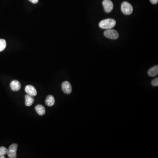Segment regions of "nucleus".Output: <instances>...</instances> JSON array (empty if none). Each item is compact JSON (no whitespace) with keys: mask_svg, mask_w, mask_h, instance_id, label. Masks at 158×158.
<instances>
[{"mask_svg":"<svg viewBox=\"0 0 158 158\" xmlns=\"http://www.w3.org/2000/svg\"><path fill=\"white\" fill-rule=\"evenodd\" d=\"M105 11L107 13L110 12L113 9V4L110 0H104L102 2Z\"/></svg>","mask_w":158,"mask_h":158,"instance_id":"obj_5","label":"nucleus"},{"mask_svg":"<svg viewBox=\"0 0 158 158\" xmlns=\"http://www.w3.org/2000/svg\"><path fill=\"white\" fill-rule=\"evenodd\" d=\"M10 87L12 91L17 92L21 89V84L20 82L17 80H13L11 83Z\"/></svg>","mask_w":158,"mask_h":158,"instance_id":"obj_8","label":"nucleus"},{"mask_svg":"<svg viewBox=\"0 0 158 158\" xmlns=\"http://www.w3.org/2000/svg\"><path fill=\"white\" fill-rule=\"evenodd\" d=\"M35 110L38 115L43 116L45 113V109L44 106L41 105H38L35 107Z\"/></svg>","mask_w":158,"mask_h":158,"instance_id":"obj_11","label":"nucleus"},{"mask_svg":"<svg viewBox=\"0 0 158 158\" xmlns=\"http://www.w3.org/2000/svg\"><path fill=\"white\" fill-rule=\"evenodd\" d=\"M150 1L152 4H157L158 2V0H150Z\"/></svg>","mask_w":158,"mask_h":158,"instance_id":"obj_17","label":"nucleus"},{"mask_svg":"<svg viewBox=\"0 0 158 158\" xmlns=\"http://www.w3.org/2000/svg\"><path fill=\"white\" fill-rule=\"evenodd\" d=\"M54 103H55V99L53 96L51 95H48L45 101L46 105L49 107H51L54 105Z\"/></svg>","mask_w":158,"mask_h":158,"instance_id":"obj_10","label":"nucleus"},{"mask_svg":"<svg viewBox=\"0 0 158 158\" xmlns=\"http://www.w3.org/2000/svg\"><path fill=\"white\" fill-rule=\"evenodd\" d=\"M121 9L123 13L126 15H131L133 11V8L132 4L126 1L124 2L122 4Z\"/></svg>","mask_w":158,"mask_h":158,"instance_id":"obj_2","label":"nucleus"},{"mask_svg":"<svg viewBox=\"0 0 158 158\" xmlns=\"http://www.w3.org/2000/svg\"><path fill=\"white\" fill-rule=\"evenodd\" d=\"M104 35L105 37L112 40H116L119 37V34L117 30L110 29L105 30Z\"/></svg>","mask_w":158,"mask_h":158,"instance_id":"obj_3","label":"nucleus"},{"mask_svg":"<svg viewBox=\"0 0 158 158\" xmlns=\"http://www.w3.org/2000/svg\"><path fill=\"white\" fill-rule=\"evenodd\" d=\"M116 21L112 19H104L100 22L99 26L100 27L104 29H110L115 26Z\"/></svg>","mask_w":158,"mask_h":158,"instance_id":"obj_1","label":"nucleus"},{"mask_svg":"<svg viewBox=\"0 0 158 158\" xmlns=\"http://www.w3.org/2000/svg\"><path fill=\"white\" fill-rule=\"evenodd\" d=\"M6 41L4 39H0V52L5 49L6 47Z\"/></svg>","mask_w":158,"mask_h":158,"instance_id":"obj_13","label":"nucleus"},{"mask_svg":"<svg viewBox=\"0 0 158 158\" xmlns=\"http://www.w3.org/2000/svg\"><path fill=\"white\" fill-rule=\"evenodd\" d=\"M61 88L64 93L69 94L72 92V86L68 81H64L61 85Z\"/></svg>","mask_w":158,"mask_h":158,"instance_id":"obj_6","label":"nucleus"},{"mask_svg":"<svg viewBox=\"0 0 158 158\" xmlns=\"http://www.w3.org/2000/svg\"><path fill=\"white\" fill-rule=\"evenodd\" d=\"M8 149L7 148L4 146L0 147V157L2 156H5L8 153Z\"/></svg>","mask_w":158,"mask_h":158,"instance_id":"obj_14","label":"nucleus"},{"mask_svg":"<svg viewBox=\"0 0 158 158\" xmlns=\"http://www.w3.org/2000/svg\"><path fill=\"white\" fill-rule=\"evenodd\" d=\"M5 158V157H4V156H2L0 157V158Z\"/></svg>","mask_w":158,"mask_h":158,"instance_id":"obj_18","label":"nucleus"},{"mask_svg":"<svg viewBox=\"0 0 158 158\" xmlns=\"http://www.w3.org/2000/svg\"><path fill=\"white\" fill-rule=\"evenodd\" d=\"M17 149L18 144H13L9 146L8 149V153H7L9 158H16Z\"/></svg>","mask_w":158,"mask_h":158,"instance_id":"obj_4","label":"nucleus"},{"mask_svg":"<svg viewBox=\"0 0 158 158\" xmlns=\"http://www.w3.org/2000/svg\"><path fill=\"white\" fill-rule=\"evenodd\" d=\"M148 75L149 76L153 77L157 75L158 74V66H154L149 69L148 72Z\"/></svg>","mask_w":158,"mask_h":158,"instance_id":"obj_9","label":"nucleus"},{"mask_svg":"<svg viewBox=\"0 0 158 158\" xmlns=\"http://www.w3.org/2000/svg\"><path fill=\"white\" fill-rule=\"evenodd\" d=\"M25 99V105L26 106H31L34 101V98L28 94L26 95Z\"/></svg>","mask_w":158,"mask_h":158,"instance_id":"obj_12","label":"nucleus"},{"mask_svg":"<svg viewBox=\"0 0 158 158\" xmlns=\"http://www.w3.org/2000/svg\"><path fill=\"white\" fill-rule=\"evenodd\" d=\"M152 84L154 86H158V78H157L156 79H153L152 82Z\"/></svg>","mask_w":158,"mask_h":158,"instance_id":"obj_15","label":"nucleus"},{"mask_svg":"<svg viewBox=\"0 0 158 158\" xmlns=\"http://www.w3.org/2000/svg\"><path fill=\"white\" fill-rule=\"evenodd\" d=\"M29 1L32 3L34 4L37 3L39 1V0H29Z\"/></svg>","mask_w":158,"mask_h":158,"instance_id":"obj_16","label":"nucleus"},{"mask_svg":"<svg viewBox=\"0 0 158 158\" xmlns=\"http://www.w3.org/2000/svg\"><path fill=\"white\" fill-rule=\"evenodd\" d=\"M25 90L27 94L32 96V97H35L37 95V91H36V88L33 86H26Z\"/></svg>","mask_w":158,"mask_h":158,"instance_id":"obj_7","label":"nucleus"}]
</instances>
